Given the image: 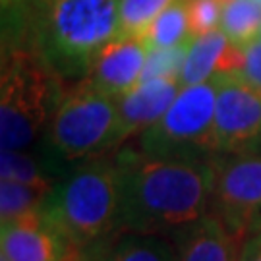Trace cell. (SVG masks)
<instances>
[{
    "instance_id": "13",
    "label": "cell",
    "mask_w": 261,
    "mask_h": 261,
    "mask_svg": "<svg viewBox=\"0 0 261 261\" xmlns=\"http://www.w3.org/2000/svg\"><path fill=\"white\" fill-rule=\"evenodd\" d=\"M242 48L234 47L221 29L196 35L186 47L180 72V87L211 82L219 75H234L240 66Z\"/></svg>"
},
{
    "instance_id": "14",
    "label": "cell",
    "mask_w": 261,
    "mask_h": 261,
    "mask_svg": "<svg viewBox=\"0 0 261 261\" xmlns=\"http://www.w3.org/2000/svg\"><path fill=\"white\" fill-rule=\"evenodd\" d=\"M84 253L89 261H176L174 244L165 234L134 230H118Z\"/></svg>"
},
{
    "instance_id": "18",
    "label": "cell",
    "mask_w": 261,
    "mask_h": 261,
    "mask_svg": "<svg viewBox=\"0 0 261 261\" xmlns=\"http://www.w3.org/2000/svg\"><path fill=\"white\" fill-rule=\"evenodd\" d=\"M176 0H120V33L143 37L163 10Z\"/></svg>"
},
{
    "instance_id": "20",
    "label": "cell",
    "mask_w": 261,
    "mask_h": 261,
    "mask_svg": "<svg viewBox=\"0 0 261 261\" xmlns=\"http://www.w3.org/2000/svg\"><path fill=\"white\" fill-rule=\"evenodd\" d=\"M188 43L172 48H149L143 80L165 77V80H176L178 84H180V72H182L184 58H186Z\"/></svg>"
},
{
    "instance_id": "19",
    "label": "cell",
    "mask_w": 261,
    "mask_h": 261,
    "mask_svg": "<svg viewBox=\"0 0 261 261\" xmlns=\"http://www.w3.org/2000/svg\"><path fill=\"white\" fill-rule=\"evenodd\" d=\"M2 178L4 180H16L29 186L53 190L48 178L41 172L37 161L29 157L25 151H10L2 149Z\"/></svg>"
},
{
    "instance_id": "25",
    "label": "cell",
    "mask_w": 261,
    "mask_h": 261,
    "mask_svg": "<svg viewBox=\"0 0 261 261\" xmlns=\"http://www.w3.org/2000/svg\"><path fill=\"white\" fill-rule=\"evenodd\" d=\"M257 39H261V28H259V35H257Z\"/></svg>"
},
{
    "instance_id": "6",
    "label": "cell",
    "mask_w": 261,
    "mask_h": 261,
    "mask_svg": "<svg viewBox=\"0 0 261 261\" xmlns=\"http://www.w3.org/2000/svg\"><path fill=\"white\" fill-rule=\"evenodd\" d=\"M118 103L89 84L64 93L47 130L50 147L64 161L101 157L114 149Z\"/></svg>"
},
{
    "instance_id": "26",
    "label": "cell",
    "mask_w": 261,
    "mask_h": 261,
    "mask_svg": "<svg viewBox=\"0 0 261 261\" xmlns=\"http://www.w3.org/2000/svg\"><path fill=\"white\" fill-rule=\"evenodd\" d=\"M259 2H261V0H259Z\"/></svg>"
},
{
    "instance_id": "23",
    "label": "cell",
    "mask_w": 261,
    "mask_h": 261,
    "mask_svg": "<svg viewBox=\"0 0 261 261\" xmlns=\"http://www.w3.org/2000/svg\"><path fill=\"white\" fill-rule=\"evenodd\" d=\"M240 261H261V230L244 238Z\"/></svg>"
},
{
    "instance_id": "24",
    "label": "cell",
    "mask_w": 261,
    "mask_h": 261,
    "mask_svg": "<svg viewBox=\"0 0 261 261\" xmlns=\"http://www.w3.org/2000/svg\"><path fill=\"white\" fill-rule=\"evenodd\" d=\"M62 261H89V259H87V255H85L82 250H75V248H74V250L68 253Z\"/></svg>"
},
{
    "instance_id": "27",
    "label": "cell",
    "mask_w": 261,
    "mask_h": 261,
    "mask_svg": "<svg viewBox=\"0 0 261 261\" xmlns=\"http://www.w3.org/2000/svg\"><path fill=\"white\" fill-rule=\"evenodd\" d=\"M259 153H261V151H259Z\"/></svg>"
},
{
    "instance_id": "3",
    "label": "cell",
    "mask_w": 261,
    "mask_h": 261,
    "mask_svg": "<svg viewBox=\"0 0 261 261\" xmlns=\"http://www.w3.org/2000/svg\"><path fill=\"white\" fill-rule=\"evenodd\" d=\"M62 97L60 74L37 48L4 50L0 75L2 149H29L48 130Z\"/></svg>"
},
{
    "instance_id": "15",
    "label": "cell",
    "mask_w": 261,
    "mask_h": 261,
    "mask_svg": "<svg viewBox=\"0 0 261 261\" xmlns=\"http://www.w3.org/2000/svg\"><path fill=\"white\" fill-rule=\"evenodd\" d=\"M261 28L259 0H226L221 14V31L234 47L242 48L257 39Z\"/></svg>"
},
{
    "instance_id": "21",
    "label": "cell",
    "mask_w": 261,
    "mask_h": 261,
    "mask_svg": "<svg viewBox=\"0 0 261 261\" xmlns=\"http://www.w3.org/2000/svg\"><path fill=\"white\" fill-rule=\"evenodd\" d=\"M192 37L211 33L221 28L223 0H186Z\"/></svg>"
},
{
    "instance_id": "11",
    "label": "cell",
    "mask_w": 261,
    "mask_h": 261,
    "mask_svg": "<svg viewBox=\"0 0 261 261\" xmlns=\"http://www.w3.org/2000/svg\"><path fill=\"white\" fill-rule=\"evenodd\" d=\"M180 84L176 80L151 77L141 80L132 91L116 99L118 103V130L114 149L134 136H140L168 111L176 99Z\"/></svg>"
},
{
    "instance_id": "5",
    "label": "cell",
    "mask_w": 261,
    "mask_h": 261,
    "mask_svg": "<svg viewBox=\"0 0 261 261\" xmlns=\"http://www.w3.org/2000/svg\"><path fill=\"white\" fill-rule=\"evenodd\" d=\"M217 77L180 87L168 111L138 136V149L147 157L207 161L219 157L215 141Z\"/></svg>"
},
{
    "instance_id": "22",
    "label": "cell",
    "mask_w": 261,
    "mask_h": 261,
    "mask_svg": "<svg viewBox=\"0 0 261 261\" xmlns=\"http://www.w3.org/2000/svg\"><path fill=\"white\" fill-rule=\"evenodd\" d=\"M234 75L261 91V39H253L252 43L242 47L240 66Z\"/></svg>"
},
{
    "instance_id": "1",
    "label": "cell",
    "mask_w": 261,
    "mask_h": 261,
    "mask_svg": "<svg viewBox=\"0 0 261 261\" xmlns=\"http://www.w3.org/2000/svg\"><path fill=\"white\" fill-rule=\"evenodd\" d=\"M120 172V230L174 234L209 213L217 168L207 161L143 155L138 147L116 153Z\"/></svg>"
},
{
    "instance_id": "16",
    "label": "cell",
    "mask_w": 261,
    "mask_h": 261,
    "mask_svg": "<svg viewBox=\"0 0 261 261\" xmlns=\"http://www.w3.org/2000/svg\"><path fill=\"white\" fill-rule=\"evenodd\" d=\"M141 39L149 48H172L186 45L192 39L186 0H176L167 10H163Z\"/></svg>"
},
{
    "instance_id": "9",
    "label": "cell",
    "mask_w": 261,
    "mask_h": 261,
    "mask_svg": "<svg viewBox=\"0 0 261 261\" xmlns=\"http://www.w3.org/2000/svg\"><path fill=\"white\" fill-rule=\"evenodd\" d=\"M74 246L43 207L4 221L0 226L2 261H62Z\"/></svg>"
},
{
    "instance_id": "2",
    "label": "cell",
    "mask_w": 261,
    "mask_h": 261,
    "mask_svg": "<svg viewBox=\"0 0 261 261\" xmlns=\"http://www.w3.org/2000/svg\"><path fill=\"white\" fill-rule=\"evenodd\" d=\"M75 250L87 252L120 230V172L116 159L95 157L64 178L43 203Z\"/></svg>"
},
{
    "instance_id": "12",
    "label": "cell",
    "mask_w": 261,
    "mask_h": 261,
    "mask_svg": "<svg viewBox=\"0 0 261 261\" xmlns=\"http://www.w3.org/2000/svg\"><path fill=\"white\" fill-rule=\"evenodd\" d=\"M176 261H240L242 240L211 211L174 232Z\"/></svg>"
},
{
    "instance_id": "8",
    "label": "cell",
    "mask_w": 261,
    "mask_h": 261,
    "mask_svg": "<svg viewBox=\"0 0 261 261\" xmlns=\"http://www.w3.org/2000/svg\"><path fill=\"white\" fill-rule=\"evenodd\" d=\"M215 141L219 157L261 151V91L236 75L217 77Z\"/></svg>"
},
{
    "instance_id": "4",
    "label": "cell",
    "mask_w": 261,
    "mask_h": 261,
    "mask_svg": "<svg viewBox=\"0 0 261 261\" xmlns=\"http://www.w3.org/2000/svg\"><path fill=\"white\" fill-rule=\"evenodd\" d=\"M116 35L120 0H43L35 48L60 75H82Z\"/></svg>"
},
{
    "instance_id": "10",
    "label": "cell",
    "mask_w": 261,
    "mask_h": 261,
    "mask_svg": "<svg viewBox=\"0 0 261 261\" xmlns=\"http://www.w3.org/2000/svg\"><path fill=\"white\" fill-rule=\"evenodd\" d=\"M149 47L141 37L116 35L97 55L85 74V84L120 99L143 80Z\"/></svg>"
},
{
    "instance_id": "7",
    "label": "cell",
    "mask_w": 261,
    "mask_h": 261,
    "mask_svg": "<svg viewBox=\"0 0 261 261\" xmlns=\"http://www.w3.org/2000/svg\"><path fill=\"white\" fill-rule=\"evenodd\" d=\"M213 163L217 182L209 211L244 242L261 230V153L221 155Z\"/></svg>"
},
{
    "instance_id": "17",
    "label": "cell",
    "mask_w": 261,
    "mask_h": 261,
    "mask_svg": "<svg viewBox=\"0 0 261 261\" xmlns=\"http://www.w3.org/2000/svg\"><path fill=\"white\" fill-rule=\"evenodd\" d=\"M53 190L29 186L16 180H4L0 182V221H10L14 217L33 211L43 207L47 196Z\"/></svg>"
}]
</instances>
